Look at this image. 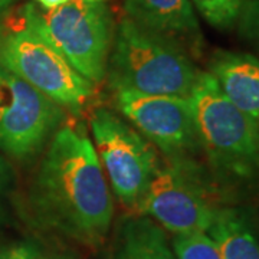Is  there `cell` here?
Listing matches in <instances>:
<instances>
[{
	"mask_svg": "<svg viewBox=\"0 0 259 259\" xmlns=\"http://www.w3.org/2000/svg\"><path fill=\"white\" fill-rule=\"evenodd\" d=\"M32 203L48 228L83 245H100L114 218L110 187L95 147L72 127L58 130L39 167Z\"/></svg>",
	"mask_w": 259,
	"mask_h": 259,
	"instance_id": "1",
	"label": "cell"
},
{
	"mask_svg": "<svg viewBox=\"0 0 259 259\" xmlns=\"http://www.w3.org/2000/svg\"><path fill=\"white\" fill-rule=\"evenodd\" d=\"M0 65L61 107L78 111L94 83L68 62L45 29L40 10L29 3L0 29Z\"/></svg>",
	"mask_w": 259,
	"mask_h": 259,
	"instance_id": "2",
	"label": "cell"
},
{
	"mask_svg": "<svg viewBox=\"0 0 259 259\" xmlns=\"http://www.w3.org/2000/svg\"><path fill=\"white\" fill-rule=\"evenodd\" d=\"M200 72L185 48L124 18L114 33L105 76L114 91L189 98Z\"/></svg>",
	"mask_w": 259,
	"mask_h": 259,
	"instance_id": "3",
	"label": "cell"
},
{
	"mask_svg": "<svg viewBox=\"0 0 259 259\" xmlns=\"http://www.w3.org/2000/svg\"><path fill=\"white\" fill-rule=\"evenodd\" d=\"M199 146L214 167L238 177L259 173V121L239 110L209 72L189 97Z\"/></svg>",
	"mask_w": 259,
	"mask_h": 259,
	"instance_id": "4",
	"label": "cell"
},
{
	"mask_svg": "<svg viewBox=\"0 0 259 259\" xmlns=\"http://www.w3.org/2000/svg\"><path fill=\"white\" fill-rule=\"evenodd\" d=\"M45 29L68 62L91 82H101L114 40V19L107 2L69 0L40 12Z\"/></svg>",
	"mask_w": 259,
	"mask_h": 259,
	"instance_id": "5",
	"label": "cell"
},
{
	"mask_svg": "<svg viewBox=\"0 0 259 259\" xmlns=\"http://www.w3.org/2000/svg\"><path fill=\"white\" fill-rule=\"evenodd\" d=\"M91 130L112 192L124 206L137 210L160 164L156 150L127 121L108 110L94 112Z\"/></svg>",
	"mask_w": 259,
	"mask_h": 259,
	"instance_id": "6",
	"label": "cell"
},
{
	"mask_svg": "<svg viewBox=\"0 0 259 259\" xmlns=\"http://www.w3.org/2000/svg\"><path fill=\"white\" fill-rule=\"evenodd\" d=\"M219 209L187 160H168L158 164L137 212L173 235H186L207 233Z\"/></svg>",
	"mask_w": 259,
	"mask_h": 259,
	"instance_id": "7",
	"label": "cell"
},
{
	"mask_svg": "<svg viewBox=\"0 0 259 259\" xmlns=\"http://www.w3.org/2000/svg\"><path fill=\"white\" fill-rule=\"evenodd\" d=\"M61 118V105L0 65V148L18 158L29 157Z\"/></svg>",
	"mask_w": 259,
	"mask_h": 259,
	"instance_id": "8",
	"label": "cell"
},
{
	"mask_svg": "<svg viewBox=\"0 0 259 259\" xmlns=\"http://www.w3.org/2000/svg\"><path fill=\"white\" fill-rule=\"evenodd\" d=\"M115 105L168 160H186L199 146L189 98L115 91Z\"/></svg>",
	"mask_w": 259,
	"mask_h": 259,
	"instance_id": "9",
	"label": "cell"
},
{
	"mask_svg": "<svg viewBox=\"0 0 259 259\" xmlns=\"http://www.w3.org/2000/svg\"><path fill=\"white\" fill-rule=\"evenodd\" d=\"M127 18L182 48H197L200 26L189 0H125Z\"/></svg>",
	"mask_w": 259,
	"mask_h": 259,
	"instance_id": "10",
	"label": "cell"
},
{
	"mask_svg": "<svg viewBox=\"0 0 259 259\" xmlns=\"http://www.w3.org/2000/svg\"><path fill=\"white\" fill-rule=\"evenodd\" d=\"M209 74L239 110L259 121V58L218 51L210 59Z\"/></svg>",
	"mask_w": 259,
	"mask_h": 259,
	"instance_id": "11",
	"label": "cell"
},
{
	"mask_svg": "<svg viewBox=\"0 0 259 259\" xmlns=\"http://www.w3.org/2000/svg\"><path fill=\"white\" fill-rule=\"evenodd\" d=\"M114 259H177L164 229L148 216L130 218L122 223Z\"/></svg>",
	"mask_w": 259,
	"mask_h": 259,
	"instance_id": "12",
	"label": "cell"
},
{
	"mask_svg": "<svg viewBox=\"0 0 259 259\" xmlns=\"http://www.w3.org/2000/svg\"><path fill=\"white\" fill-rule=\"evenodd\" d=\"M207 235L222 259H259V243L245 214L232 207H221Z\"/></svg>",
	"mask_w": 259,
	"mask_h": 259,
	"instance_id": "13",
	"label": "cell"
},
{
	"mask_svg": "<svg viewBox=\"0 0 259 259\" xmlns=\"http://www.w3.org/2000/svg\"><path fill=\"white\" fill-rule=\"evenodd\" d=\"M171 248L177 259H222L216 243L206 232L175 235Z\"/></svg>",
	"mask_w": 259,
	"mask_h": 259,
	"instance_id": "14",
	"label": "cell"
},
{
	"mask_svg": "<svg viewBox=\"0 0 259 259\" xmlns=\"http://www.w3.org/2000/svg\"><path fill=\"white\" fill-rule=\"evenodd\" d=\"M197 10L212 26L232 28L239 16L243 0H193Z\"/></svg>",
	"mask_w": 259,
	"mask_h": 259,
	"instance_id": "15",
	"label": "cell"
},
{
	"mask_svg": "<svg viewBox=\"0 0 259 259\" xmlns=\"http://www.w3.org/2000/svg\"><path fill=\"white\" fill-rule=\"evenodd\" d=\"M236 23L241 36L259 54V0L242 2Z\"/></svg>",
	"mask_w": 259,
	"mask_h": 259,
	"instance_id": "16",
	"label": "cell"
},
{
	"mask_svg": "<svg viewBox=\"0 0 259 259\" xmlns=\"http://www.w3.org/2000/svg\"><path fill=\"white\" fill-rule=\"evenodd\" d=\"M0 259H59L51 256L33 245L20 243L0 249Z\"/></svg>",
	"mask_w": 259,
	"mask_h": 259,
	"instance_id": "17",
	"label": "cell"
},
{
	"mask_svg": "<svg viewBox=\"0 0 259 259\" xmlns=\"http://www.w3.org/2000/svg\"><path fill=\"white\" fill-rule=\"evenodd\" d=\"M36 2L45 10H52L59 8V6H62L65 3H68L69 0H36Z\"/></svg>",
	"mask_w": 259,
	"mask_h": 259,
	"instance_id": "18",
	"label": "cell"
},
{
	"mask_svg": "<svg viewBox=\"0 0 259 259\" xmlns=\"http://www.w3.org/2000/svg\"><path fill=\"white\" fill-rule=\"evenodd\" d=\"M5 183H6L5 166H3V163L0 161V194H2V192H3V187H5Z\"/></svg>",
	"mask_w": 259,
	"mask_h": 259,
	"instance_id": "19",
	"label": "cell"
},
{
	"mask_svg": "<svg viewBox=\"0 0 259 259\" xmlns=\"http://www.w3.org/2000/svg\"><path fill=\"white\" fill-rule=\"evenodd\" d=\"M12 3H13V0H0V13L8 9Z\"/></svg>",
	"mask_w": 259,
	"mask_h": 259,
	"instance_id": "20",
	"label": "cell"
}]
</instances>
